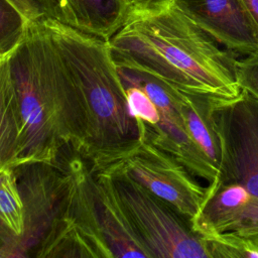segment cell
<instances>
[{
    "label": "cell",
    "mask_w": 258,
    "mask_h": 258,
    "mask_svg": "<svg viewBox=\"0 0 258 258\" xmlns=\"http://www.w3.org/2000/svg\"><path fill=\"white\" fill-rule=\"evenodd\" d=\"M96 171L128 175L189 222L206 192V187L180 161L142 136L129 151Z\"/></svg>",
    "instance_id": "cell-6"
},
{
    "label": "cell",
    "mask_w": 258,
    "mask_h": 258,
    "mask_svg": "<svg viewBox=\"0 0 258 258\" xmlns=\"http://www.w3.org/2000/svg\"><path fill=\"white\" fill-rule=\"evenodd\" d=\"M22 140L18 166H53L61 149H84V120L77 93L43 20L30 21L10 49Z\"/></svg>",
    "instance_id": "cell-2"
},
{
    "label": "cell",
    "mask_w": 258,
    "mask_h": 258,
    "mask_svg": "<svg viewBox=\"0 0 258 258\" xmlns=\"http://www.w3.org/2000/svg\"><path fill=\"white\" fill-rule=\"evenodd\" d=\"M236 78L241 90L258 99V50L237 58Z\"/></svg>",
    "instance_id": "cell-17"
},
{
    "label": "cell",
    "mask_w": 258,
    "mask_h": 258,
    "mask_svg": "<svg viewBox=\"0 0 258 258\" xmlns=\"http://www.w3.org/2000/svg\"><path fill=\"white\" fill-rule=\"evenodd\" d=\"M25 205L22 200L14 168H0V222L16 238L25 233Z\"/></svg>",
    "instance_id": "cell-14"
},
{
    "label": "cell",
    "mask_w": 258,
    "mask_h": 258,
    "mask_svg": "<svg viewBox=\"0 0 258 258\" xmlns=\"http://www.w3.org/2000/svg\"><path fill=\"white\" fill-rule=\"evenodd\" d=\"M171 90L186 132L208 159L219 169L221 151L213 119V108L217 100L203 95Z\"/></svg>",
    "instance_id": "cell-13"
},
{
    "label": "cell",
    "mask_w": 258,
    "mask_h": 258,
    "mask_svg": "<svg viewBox=\"0 0 258 258\" xmlns=\"http://www.w3.org/2000/svg\"><path fill=\"white\" fill-rule=\"evenodd\" d=\"M29 22L11 0H0V54L18 42Z\"/></svg>",
    "instance_id": "cell-15"
},
{
    "label": "cell",
    "mask_w": 258,
    "mask_h": 258,
    "mask_svg": "<svg viewBox=\"0 0 258 258\" xmlns=\"http://www.w3.org/2000/svg\"><path fill=\"white\" fill-rule=\"evenodd\" d=\"M107 174L115 180L129 219L151 258H210L206 240L185 217L128 175Z\"/></svg>",
    "instance_id": "cell-5"
},
{
    "label": "cell",
    "mask_w": 258,
    "mask_h": 258,
    "mask_svg": "<svg viewBox=\"0 0 258 258\" xmlns=\"http://www.w3.org/2000/svg\"><path fill=\"white\" fill-rule=\"evenodd\" d=\"M42 20L67 67L81 107L85 128L81 155L96 171L140 139L138 121L128 110L125 84L106 39L54 18Z\"/></svg>",
    "instance_id": "cell-3"
},
{
    "label": "cell",
    "mask_w": 258,
    "mask_h": 258,
    "mask_svg": "<svg viewBox=\"0 0 258 258\" xmlns=\"http://www.w3.org/2000/svg\"><path fill=\"white\" fill-rule=\"evenodd\" d=\"M150 1H154V0H127L129 6L130 5H135V4H143V3H147Z\"/></svg>",
    "instance_id": "cell-20"
},
{
    "label": "cell",
    "mask_w": 258,
    "mask_h": 258,
    "mask_svg": "<svg viewBox=\"0 0 258 258\" xmlns=\"http://www.w3.org/2000/svg\"><path fill=\"white\" fill-rule=\"evenodd\" d=\"M128 110L132 118L149 126H155L160 121V113L152 99L138 85L124 83Z\"/></svg>",
    "instance_id": "cell-16"
},
{
    "label": "cell",
    "mask_w": 258,
    "mask_h": 258,
    "mask_svg": "<svg viewBox=\"0 0 258 258\" xmlns=\"http://www.w3.org/2000/svg\"><path fill=\"white\" fill-rule=\"evenodd\" d=\"M190 225L203 238L235 236L258 247V197L216 175L206 186L202 205Z\"/></svg>",
    "instance_id": "cell-8"
},
{
    "label": "cell",
    "mask_w": 258,
    "mask_h": 258,
    "mask_svg": "<svg viewBox=\"0 0 258 258\" xmlns=\"http://www.w3.org/2000/svg\"><path fill=\"white\" fill-rule=\"evenodd\" d=\"M197 26L236 55L258 50V29L241 0H172Z\"/></svg>",
    "instance_id": "cell-9"
},
{
    "label": "cell",
    "mask_w": 258,
    "mask_h": 258,
    "mask_svg": "<svg viewBox=\"0 0 258 258\" xmlns=\"http://www.w3.org/2000/svg\"><path fill=\"white\" fill-rule=\"evenodd\" d=\"M55 19L108 40L125 21L127 0H54Z\"/></svg>",
    "instance_id": "cell-11"
},
{
    "label": "cell",
    "mask_w": 258,
    "mask_h": 258,
    "mask_svg": "<svg viewBox=\"0 0 258 258\" xmlns=\"http://www.w3.org/2000/svg\"><path fill=\"white\" fill-rule=\"evenodd\" d=\"M241 2L258 29V0H241Z\"/></svg>",
    "instance_id": "cell-19"
},
{
    "label": "cell",
    "mask_w": 258,
    "mask_h": 258,
    "mask_svg": "<svg viewBox=\"0 0 258 258\" xmlns=\"http://www.w3.org/2000/svg\"><path fill=\"white\" fill-rule=\"evenodd\" d=\"M213 119L221 151L218 177L258 197V99L241 90L233 99L217 100Z\"/></svg>",
    "instance_id": "cell-7"
},
{
    "label": "cell",
    "mask_w": 258,
    "mask_h": 258,
    "mask_svg": "<svg viewBox=\"0 0 258 258\" xmlns=\"http://www.w3.org/2000/svg\"><path fill=\"white\" fill-rule=\"evenodd\" d=\"M22 121L10 63V50L0 54V168L18 166Z\"/></svg>",
    "instance_id": "cell-12"
},
{
    "label": "cell",
    "mask_w": 258,
    "mask_h": 258,
    "mask_svg": "<svg viewBox=\"0 0 258 258\" xmlns=\"http://www.w3.org/2000/svg\"><path fill=\"white\" fill-rule=\"evenodd\" d=\"M119 68L145 74L167 88L216 100L237 97V55L189 20L172 0L130 5L107 40Z\"/></svg>",
    "instance_id": "cell-1"
},
{
    "label": "cell",
    "mask_w": 258,
    "mask_h": 258,
    "mask_svg": "<svg viewBox=\"0 0 258 258\" xmlns=\"http://www.w3.org/2000/svg\"><path fill=\"white\" fill-rule=\"evenodd\" d=\"M29 21L55 19L54 0H11Z\"/></svg>",
    "instance_id": "cell-18"
},
{
    "label": "cell",
    "mask_w": 258,
    "mask_h": 258,
    "mask_svg": "<svg viewBox=\"0 0 258 258\" xmlns=\"http://www.w3.org/2000/svg\"><path fill=\"white\" fill-rule=\"evenodd\" d=\"M92 186L102 232L113 257L151 258L129 219L113 177L92 171Z\"/></svg>",
    "instance_id": "cell-10"
},
{
    "label": "cell",
    "mask_w": 258,
    "mask_h": 258,
    "mask_svg": "<svg viewBox=\"0 0 258 258\" xmlns=\"http://www.w3.org/2000/svg\"><path fill=\"white\" fill-rule=\"evenodd\" d=\"M78 154V153H77ZM59 209L40 243L38 257L73 250L74 256L113 257L102 232L92 186V170L78 154L61 175Z\"/></svg>",
    "instance_id": "cell-4"
}]
</instances>
